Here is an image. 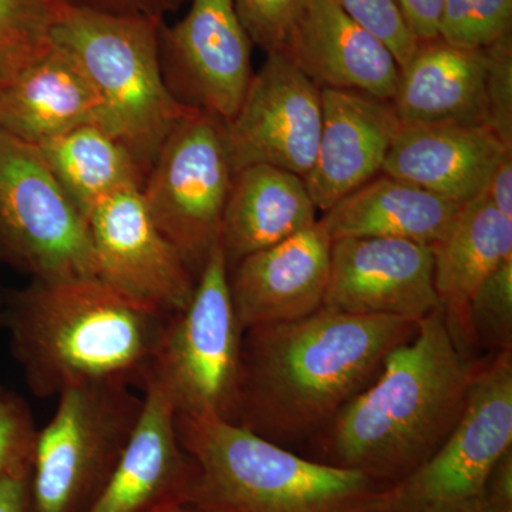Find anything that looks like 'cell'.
I'll return each mask as SVG.
<instances>
[{
    "mask_svg": "<svg viewBox=\"0 0 512 512\" xmlns=\"http://www.w3.org/2000/svg\"><path fill=\"white\" fill-rule=\"evenodd\" d=\"M417 326L322 306L303 318L245 329L235 424L284 447L315 439Z\"/></svg>",
    "mask_w": 512,
    "mask_h": 512,
    "instance_id": "1",
    "label": "cell"
},
{
    "mask_svg": "<svg viewBox=\"0 0 512 512\" xmlns=\"http://www.w3.org/2000/svg\"><path fill=\"white\" fill-rule=\"evenodd\" d=\"M481 360L454 345L441 306L390 352L376 379L311 440L316 460L384 485L412 474L454 429Z\"/></svg>",
    "mask_w": 512,
    "mask_h": 512,
    "instance_id": "2",
    "label": "cell"
},
{
    "mask_svg": "<svg viewBox=\"0 0 512 512\" xmlns=\"http://www.w3.org/2000/svg\"><path fill=\"white\" fill-rule=\"evenodd\" d=\"M168 318L99 276L32 279L8 291L3 329L30 392L47 399L93 380L143 389Z\"/></svg>",
    "mask_w": 512,
    "mask_h": 512,
    "instance_id": "3",
    "label": "cell"
},
{
    "mask_svg": "<svg viewBox=\"0 0 512 512\" xmlns=\"http://www.w3.org/2000/svg\"><path fill=\"white\" fill-rule=\"evenodd\" d=\"M204 512H379L387 485L305 458L211 414H175Z\"/></svg>",
    "mask_w": 512,
    "mask_h": 512,
    "instance_id": "4",
    "label": "cell"
},
{
    "mask_svg": "<svg viewBox=\"0 0 512 512\" xmlns=\"http://www.w3.org/2000/svg\"><path fill=\"white\" fill-rule=\"evenodd\" d=\"M163 22L52 0L53 43L89 79L103 104L107 133L123 144L144 180L165 138L194 110L165 86L158 52Z\"/></svg>",
    "mask_w": 512,
    "mask_h": 512,
    "instance_id": "5",
    "label": "cell"
},
{
    "mask_svg": "<svg viewBox=\"0 0 512 512\" xmlns=\"http://www.w3.org/2000/svg\"><path fill=\"white\" fill-rule=\"evenodd\" d=\"M37 430L30 493L36 512H86L134 436L144 409L123 380L72 384Z\"/></svg>",
    "mask_w": 512,
    "mask_h": 512,
    "instance_id": "6",
    "label": "cell"
},
{
    "mask_svg": "<svg viewBox=\"0 0 512 512\" xmlns=\"http://www.w3.org/2000/svg\"><path fill=\"white\" fill-rule=\"evenodd\" d=\"M244 332L218 242L198 275L191 302L168 318L144 384H156L175 414H211L235 423Z\"/></svg>",
    "mask_w": 512,
    "mask_h": 512,
    "instance_id": "7",
    "label": "cell"
},
{
    "mask_svg": "<svg viewBox=\"0 0 512 512\" xmlns=\"http://www.w3.org/2000/svg\"><path fill=\"white\" fill-rule=\"evenodd\" d=\"M0 264L35 281L99 276L89 221L39 148L0 131Z\"/></svg>",
    "mask_w": 512,
    "mask_h": 512,
    "instance_id": "8",
    "label": "cell"
},
{
    "mask_svg": "<svg viewBox=\"0 0 512 512\" xmlns=\"http://www.w3.org/2000/svg\"><path fill=\"white\" fill-rule=\"evenodd\" d=\"M232 177L224 121L192 110L165 138L141 187L154 224L197 279L220 242Z\"/></svg>",
    "mask_w": 512,
    "mask_h": 512,
    "instance_id": "9",
    "label": "cell"
},
{
    "mask_svg": "<svg viewBox=\"0 0 512 512\" xmlns=\"http://www.w3.org/2000/svg\"><path fill=\"white\" fill-rule=\"evenodd\" d=\"M512 448V349L481 360L456 426L412 474L384 488L379 512H417L484 493Z\"/></svg>",
    "mask_w": 512,
    "mask_h": 512,
    "instance_id": "10",
    "label": "cell"
},
{
    "mask_svg": "<svg viewBox=\"0 0 512 512\" xmlns=\"http://www.w3.org/2000/svg\"><path fill=\"white\" fill-rule=\"evenodd\" d=\"M252 42L232 0H190V9L158 33L165 86L190 109L228 123L237 114L254 70Z\"/></svg>",
    "mask_w": 512,
    "mask_h": 512,
    "instance_id": "11",
    "label": "cell"
},
{
    "mask_svg": "<svg viewBox=\"0 0 512 512\" xmlns=\"http://www.w3.org/2000/svg\"><path fill=\"white\" fill-rule=\"evenodd\" d=\"M322 89L282 52L266 53L241 106L225 126L232 171L274 165L305 180L322 128Z\"/></svg>",
    "mask_w": 512,
    "mask_h": 512,
    "instance_id": "12",
    "label": "cell"
},
{
    "mask_svg": "<svg viewBox=\"0 0 512 512\" xmlns=\"http://www.w3.org/2000/svg\"><path fill=\"white\" fill-rule=\"evenodd\" d=\"M87 221L100 279L165 315L187 308L197 276L154 224L140 188L101 202Z\"/></svg>",
    "mask_w": 512,
    "mask_h": 512,
    "instance_id": "13",
    "label": "cell"
},
{
    "mask_svg": "<svg viewBox=\"0 0 512 512\" xmlns=\"http://www.w3.org/2000/svg\"><path fill=\"white\" fill-rule=\"evenodd\" d=\"M323 306L420 322L440 306L430 245L396 238L333 241Z\"/></svg>",
    "mask_w": 512,
    "mask_h": 512,
    "instance_id": "14",
    "label": "cell"
},
{
    "mask_svg": "<svg viewBox=\"0 0 512 512\" xmlns=\"http://www.w3.org/2000/svg\"><path fill=\"white\" fill-rule=\"evenodd\" d=\"M332 244L316 222L228 269L229 292L242 329L289 322L322 308Z\"/></svg>",
    "mask_w": 512,
    "mask_h": 512,
    "instance_id": "15",
    "label": "cell"
},
{
    "mask_svg": "<svg viewBox=\"0 0 512 512\" xmlns=\"http://www.w3.org/2000/svg\"><path fill=\"white\" fill-rule=\"evenodd\" d=\"M322 128L315 163L305 178L318 211L382 173L400 120L392 103L366 93L322 89Z\"/></svg>",
    "mask_w": 512,
    "mask_h": 512,
    "instance_id": "16",
    "label": "cell"
},
{
    "mask_svg": "<svg viewBox=\"0 0 512 512\" xmlns=\"http://www.w3.org/2000/svg\"><path fill=\"white\" fill-rule=\"evenodd\" d=\"M508 151L484 123L400 124L382 173L463 205L484 194Z\"/></svg>",
    "mask_w": 512,
    "mask_h": 512,
    "instance_id": "17",
    "label": "cell"
},
{
    "mask_svg": "<svg viewBox=\"0 0 512 512\" xmlns=\"http://www.w3.org/2000/svg\"><path fill=\"white\" fill-rule=\"evenodd\" d=\"M282 53L320 89L349 90L392 101L400 66L389 47L333 0H312Z\"/></svg>",
    "mask_w": 512,
    "mask_h": 512,
    "instance_id": "18",
    "label": "cell"
},
{
    "mask_svg": "<svg viewBox=\"0 0 512 512\" xmlns=\"http://www.w3.org/2000/svg\"><path fill=\"white\" fill-rule=\"evenodd\" d=\"M134 436L86 512H164L188 503L195 466L178 439L168 397L147 382Z\"/></svg>",
    "mask_w": 512,
    "mask_h": 512,
    "instance_id": "19",
    "label": "cell"
},
{
    "mask_svg": "<svg viewBox=\"0 0 512 512\" xmlns=\"http://www.w3.org/2000/svg\"><path fill=\"white\" fill-rule=\"evenodd\" d=\"M434 288L448 333L464 356L477 350L470 309L474 295L495 269L512 259V220L484 194L461 205L453 225L431 247Z\"/></svg>",
    "mask_w": 512,
    "mask_h": 512,
    "instance_id": "20",
    "label": "cell"
},
{
    "mask_svg": "<svg viewBox=\"0 0 512 512\" xmlns=\"http://www.w3.org/2000/svg\"><path fill=\"white\" fill-rule=\"evenodd\" d=\"M82 126L107 131L103 104L55 43L0 93V131L23 143L37 147Z\"/></svg>",
    "mask_w": 512,
    "mask_h": 512,
    "instance_id": "21",
    "label": "cell"
},
{
    "mask_svg": "<svg viewBox=\"0 0 512 512\" xmlns=\"http://www.w3.org/2000/svg\"><path fill=\"white\" fill-rule=\"evenodd\" d=\"M305 180L274 165L254 164L232 177L220 245L228 269L318 222Z\"/></svg>",
    "mask_w": 512,
    "mask_h": 512,
    "instance_id": "22",
    "label": "cell"
},
{
    "mask_svg": "<svg viewBox=\"0 0 512 512\" xmlns=\"http://www.w3.org/2000/svg\"><path fill=\"white\" fill-rule=\"evenodd\" d=\"M490 69L487 49L447 45L440 39L420 43L400 69L390 101L402 124L474 121L485 124V83Z\"/></svg>",
    "mask_w": 512,
    "mask_h": 512,
    "instance_id": "23",
    "label": "cell"
},
{
    "mask_svg": "<svg viewBox=\"0 0 512 512\" xmlns=\"http://www.w3.org/2000/svg\"><path fill=\"white\" fill-rule=\"evenodd\" d=\"M460 208L456 202L380 173L323 212L318 222L332 242L396 238L433 247L453 225Z\"/></svg>",
    "mask_w": 512,
    "mask_h": 512,
    "instance_id": "24",
    "label": "cell"
},
{
    "mask_svg": "<svg viewBox=\"0 0 512 512\" xmlns=\"http://www.w3.org/2000/svg\"><path fill=\"white\" fill-rule=\"evenodd\" d=\"M37 148L86 220L114 194L143 187L144 175L136 161L103 128L77 127Z\"/></svg>",
    "mask_w": 512,
    "mask_h": 512,
    "instance_id": "25",
    "label": "cell"
},
{
    "mask_svg": "<svg viewBox=\"0 0 512 512\" xmlns=\"http://www.w3.org/2000/svg\"><path fill=\"white\" fill-rule=\"evenodd\" d=\"M52 0H0V93L52 47Z\"/></svg>",
    "mask_w": 512,
    "mask_h": 512,
    "instance_id": "26",
    "label": "cell"
},
{
    "mask_svg": "<svg viewBox=\"0 0 512 512\" xmlns=\"http://www.w3.org/2000/svg\"><path fill=\"white\" fill-rule=\"evenodd\" d=\"M512 0H444L439 39L461 49L481 50L510 35Z\"/></svg>",
    "mask_w": 512,
    "mask_h": 512,
    "instance_id": "27",
    "label": "cell"
},
{
    "mask_svg": "<svg viewBox=\"0 0 512 512\" xmlns=\"http://www.w3.org/2000/svg\"><path fill=\"white\" fill-rule=\"evenodd\" d=\"M471 328L477 348L512 349V259L488 276L471 302Z\"/></svg>",
    "mask_w": 512,
    "mask_h": 512,
    "instance_id": "28",
    "label": "cell"
},
{
    "mask_svg": "<svg viewBox=\"0 0 512 512\" xmlns=\"http://www.w3.org/2000/svg\"><path fill=\"white\" fill-rule=\"evenodd\" d=\"M252 45L281 52L293 26L312 0H232Z\"/></svg>",
    "mask_w": 512,
    "mask_h": 512,
    "instance_id": "29",
    "label": "cell"
},
{
    "mask_svg": "<svg viewBox=\"0 0 512 512\" xmlns=\"http://www.w3.org/2000/svg\"><path fill=\"white\" fill-rule=\"evenodd\" d=\"M350 19L389 47L400 69L409 63L420 42L407 26L396 0H333Z\"/></svg>",
    "mask_w": 512,
    "mask_h": 512,
    "instance_id": "30",
    "label": "cell"
},
{
    "mask_svg": "<svg viewBox=\"0 0 512 512\" xmlns=\"http://www.w3.org/2000/svg\"><path fill=\"white\" fill-rule=\"evenodd\" d=\"M37 429L28 402L0 384V480L32 463Z\"/></svg>",
    "mask_w": 512,
    "mask_h": 512,
    "instance_id": "31",
    "label": "cell"
},
{
    "mask_svg": "<svg viewBox=\"0 0 512 512\" xmlns=\"http://www.w3.org/2000/svg\"><path fill=\"white\" fill-rule=\"evenodd\" d=\"M490 55L485 83V124L512 147V43L511 33L487 47Z\"/></svg>",
    "mask_w": 512,
    "mask_h": 512,
    "instance_id": "32",
    "label": "cell"
},
{
    "mask_svg": "<svg viewBox=\"0 0 512 512\" xmlns=\"http://www.w3.org/2000/svg\"><path fill=\"white\" fill-rule=\"evenodd\" d=\"M79 8L117 13V15L147 16L163 19L183 8L190 0H60Z\"/></svg>",
    "mask_w": 512,
    "mask_h": 512,
    "instance_id": "33",
    "label": "cell"
},
{
    "mask_svg": "<svg viewBox=\"0 0 512 512\" xmlns=\"http://www.w3.org/2000/svg\"><path fill=\"white\" fill-rule=\"evenodd\" d=\"M396 3L420 43L439 39L444 0H396Z\"/></svg>",
    "mask_w": 512,
    "mask_h": 512,
    "instance_id": "34",
    "label": "cell"
},
{
    "mask_svg": "<svg viewBox=\"0 0 512 512\" xmlns=\"http://www.w3.org/2000/svg\"><path fill=\"white\" fill-rule=\"evenodd\" d=\"M0 512H36L30 493V464L9 471L0 480Z\"/></svg>",
    "mask_w": 512,
    "mask_h": 512,
    "instance_id": "35",
    "label": "cell"
},
{
    "mask_svg": "<svg viewBox=\"0 0 512 512\" xmlns=\"http://www.w3.org/2000/svg\"><path fill=\"white\" fill-rule=\"evenodd\" d=\"M483 494L498 511L512 512V448L491 470Z\"/></svg>",
    "mask_w": 512,
    "mask_h": 512,
    "instance_id": "36",
    "label": "cell"
},
{
    "mask_svg": "<svg viewBox=\"0 0 512 512\" xmlns=\"http://www.w3.org/2000/svg\"><path fill=\"white\" fill-rule=\"evenodd\" d=\"M484 195L495 210L512 220V151L505 153L495 167Z\"/></svg>",
    "mask_w": 512,
    "mask_h": 512,
    "instance_id": "37",
    "label": "cell"
},
{
    "mask_svg": "<svg viewBox=\"0 0 512 512\" xmlns=\"http://www.w3.org/2000/svg\"><path fill=\"white\" fill-rule=\"evenodd\" d=\"M417 512H500L493 505L488 503L484 494L477 495V497L466 498V500L451 501V503H444L433 505V507L424 508Z\"/></svg>",
    "mask_w": 512,
    "mask_h": 512,
    "instance_id": "38",
    "label": "cell"
},
{
    "mask_svg": "<svg viewBox=\"0 0 512 512\" xmlns=\"http://www.w3.org/2000/svg\"><path fill=\"white\" fill-rule=\"evenodd\" d=\"M164 512H204L200 510V508L195 507L191 503H183L175 505V507L168 508L167 511Z\"/></svg>",
    "mask_w": 512,
    "mask_h": 512,
    "instance_id": "39",
    "label": "cell"
},
{
    "mask_svg": "<svg viewBox=\"0 0 512 512\" xmlns=\"http://www.w3.org/2000/svg\"><path fill=\"white\" fill-rule=\"evenodd\" d=\"M6 298H8V291L0 285V329H3V315H5Z\"/></svg>",
    "mask_w": 512,
    "mask_h": 512,
    "instance_id": "40",
    "label": "cell"
}]
</instances>
